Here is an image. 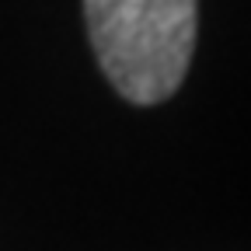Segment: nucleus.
<instances>
[{"instance_id": "f257e3e1", "label": "nucleus", "mask_w": 251, "mask_h": 251, "mask_svg": "<svg viewBox=\"0 0 251 251\" xmlns=\"http://www.w3.org/2000/svg\"><path fill=\"white\" fill-rule=\"evenodd\" d=\"M91 49L133 105H161L181 87L196 49V0H84Z\"/></svg>"}]
</instances>
